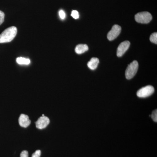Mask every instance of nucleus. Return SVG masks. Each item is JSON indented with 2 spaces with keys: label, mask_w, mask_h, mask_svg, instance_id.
<instances>
[{
  "label": "nucleus",
  "mask_w": 157,
  "mask_h": 157,
  "mask_svg": "<svg viewBox=\"0 0 157 157\" xmlns=\"http://www.w3.org/2000/svg\"><path fill=\"white\" fill-rule=\"evenodd\" d=\"M17 33V28L10 27L3 31L0 35V43L11 42L16 36Z\"/></svg>",
  "instance_id": "nucleus-1"
},
{
  "label": "nucleus",
  "mask_w": 157,
  "mask_h": 157,
  "mask_svg": "<svg viewBox=\"0 0 157 157\" xmlns=\"http://www.w3.org/2000/svg\"><path fill=\"white\" fill-rule=\"evenodd\" d=\"M138 63L137 61L132 62L128 66L125 72L127 79H130L135 76L138 70Z\"/></svg>",
  "instance_id": "nucleus-2"
},
{
  "label": "nucleus",
  "mask_w": 157,
  "mask_h": 157,
  "mask_svg": "<svg viewBox=\"0 0 157 157\" xmlns=\"http://www.w3.org/2000/svg\"><path fill=\"white\" fill-rule=\"evenodd\" d=\"M152 17L151 14L148 12H140L135 15V21L141 24H147L150 22Z\"/></svg>",
  "instance_id": "nucleus-3"
},
{
  "label": "nucleus",
  "mask_w": 157,
  "mask_h": 157,
  "mask_svg": "<svg viewBox=\"0 0 157 157\" xmlns=\"http://www.w3.org/2000/svg\"><path fill=\"white\" fill-rule=\"evenodd\" d=\"M155 91L154 88L151 86H147L137 91V96L140 98H146L151 96Z\"/></svg>",
  "instance_id": "nucleus-4"
},
{
  "label": "nucleus",
  "mask_w": 157,
  "mask_h": 157,
  "mask_svg": "<svg viewBox=\"0 0 157 157\" xmlns=\"http://www.w3.org/2000/svg\"><path fill=\"white\" fill-rule=\"evenodd\" d=\"M121 28L120 26L115 25L113 26L111 30L109 31L107 34V39L109 41H112L116 38H117L118 36L121 33Z\"/></svg>",
  "instance_id": "nucleus-5"
},
{
  "label": "nucleus",
  "mask_w": 157,
  "mask_h": 157,
  "mask_svg": "<svg viewBox=\"0 0 157 157\" xmlns=\"http://www.w3.org/2000/svg\"><path fill=\"white\" fill-rule=\"evenodd\" d=\"M130 42L128 41H126L124 42H121L118 47L117 49V55L118 57H121L126 52L128 49L130 47Z\"/></svg>",
  "instance_id": "nucleus-6"
},
{
  "label": "nucleus",
  "mask_w": 157,
  "mask_h": 157,
  "mask_svg": "<svg viewBox=\"0 0 157 157\" xmlns=\"http://www.w3.org/2000/svg\"><path fill=\"white\" fill-rule=\"evenodd\" d=\"M50 123L49 118L47 117L42 116L38 119L36 122V127L39 129L45 128Z\"/></svg>",
  "instance_id": "nucleus-7"
},
{
  "label": "nucleus",
  "mask_w": 157,
  "mask_h": 157,
  "mask_svg": "<svg viewBox=\"0 0 157 157\" xmlns=\"http://www.w3.org/2000/svg\"><path fill=\"white\" fill-rule=\"evenodd\" d=\"M18 122H19L20 126L25 128L29 127L31 123L28 116L24 114H21L18 119Z\"/></svg>",
  "instance_id": "nucleus-8"
},
{
  "label": "nucleus",
  "mask_w": 157,
  "mask_h": 157,
  "mask_svg": "<svg viewBox=\"0 0 157 157\" xmlns=\"http://www.w3.org/2000/svg\"><path fill=\"white\" fill-rule=\"evenodd\" d=\"M99 60L97 58H92L87 63L88 67L90 70H95L98 67L99 64Z\"/></svg>",
  "instance_id": "nucleus-9"
},
{
  "label": "nucleus",
  "mask_w": 157,
  "mask_h": 157,
  "mask_svg": "<svg viewBox=\"0 0 157 157\" xmlns=\"http://www.w3.org/2000/svg\"><path fill=\"white\" fill-rule=\"evenodd\" d=\"M88 46L86 44H79L75 48V52L78 54H81L88 50Z\"/></svg>",
  "instance_id": "nucleus-10"
},
{
  "label": "nucleus",
  "mask_w": 157,
  "mask_h": 157,
  "mask_svg": "<svg viewBox=\"0 0 157 157\" xmlns=\"http://www.w3.org/2000/svg\"><path fill=\"white\" fill-rule=\"evenodd\" d=\"M16 61L20 65H29L30 63L29 59L23 57L17 58L16 59Z\"/></svg>",
  "instance_id": "nucleus-11"
},
{
  "label": "nucleus",
  "mask_w": 157,
  "mask_h": 157,
  "mask_svg": "<svg viewBox=\"0 0 157 157\" xmlns=\"http://www.w3.org/2000/svg\"><path fill=\"white\" fill-rule=\"evenodd\" d=\"M150 40L151 42L155 44H157V33H155L152 34L150 37Z\"/></svg>",
  "instance_id": "nucleus-12"
},
{
  "label": "nucleus",
  "mask_w": 157,
  "mask_h": 157,
  "mask_svg": "<svg viewBox=\"0 0 157 157\" xmlns=\"http://www.w3.org/2000/svg\"><path fill=\"white\" fill-rule=\"evenodd\" d=\"M150 116L151 117V118L155 122H157V109H155L152 112L151 116L150 115Z\"/></svg>",
  "instance_id": "nucleus-13"
},
{
  "label": "nucleus",
  "mask_w": 157,
  "mask_h": 157,
  "mask_svg": "<svg viewBox=\"0 0 157 157\" xmlns=\"http://www.w3.org/2000/svg\"><path fill=\"white\" fill-rule=\"evenodd\" d=\"M71 16H72L74 19H78V17H79L78 12L77 11H76V10H73V11H72Z\"/></svg>",
  "instance_id": "nucleus-14"
},
{
  "label": "nucleus",
  "mask_w": 157,
  "mask_h": 157,
  "mask_svg": "<svg viewBox=\"0 0 157 157\" xmlns=\"http://www.w3.org/2000/svg\"><path fill=\"white\" fill-rule=\"evenodd\" d=\"M5 16V13L2 11H0V25H1L4 22Z\"/></svg>",
  "instance_id": "nucleus-15"
},
{
  "label": "nucleus",
  "mask_w": 157,
  "mask_h": 157,
  "mask_svg": "<svg viewBox=\"0 0 157 157\" xmlns=\"http://www.w3.org/2000/svg\"><path fill=\"white\" fill-rule=\"evenodd\" d=\"M41 154V151L39 150L36 151L32 155V157H40Z\"/></svg>",
  "instance_id": "nucleus-16"
},
{
  "label": "nucleus",
  "mask_w": 157,
  "mask_h": 157,
  "mask_svg": "<svg viewBox=\"0 0 157 157\" xmlns=\"http://www.w3.org/2000/svg\"><path fill=\"white\" fill-rule=\"evenodd\" d=\"M59 15L62 19H65V17H66V14L63 10H60L59 11Z\"/></svg>",
  "instance_id": "nucleus-17"
},
{
  "label": "nucleus",
  "mask_w": 157,
  "mask_h": 157,
  "mask_svg": "<svg viewBox=\"0 0 157 157\" xmlns=\"http://www.w3.org/2000/svg\"><path fill=\"white\" fill-rule=\"evenodd\" d=\"M20 157H29L28 152L27 151H23L21 153Z\"/></svg>",
  "instance_id": "nucleus-18"
},
{
  "label": "nucleus",
  "mask_w": 157,
  "mask_h": 157,
  "mask_svg": "<svg viewBox=\"0 0 157 157\" xmlns=\"http://www.w3.org/2000/svg\"><path fill=\"white\" fill-rule=\"evenodd\" d=\"M42 116H45V115H44V114H42Z\"/></svg>",
  "instance_id": "nucleus-19"
}]
</instances>
